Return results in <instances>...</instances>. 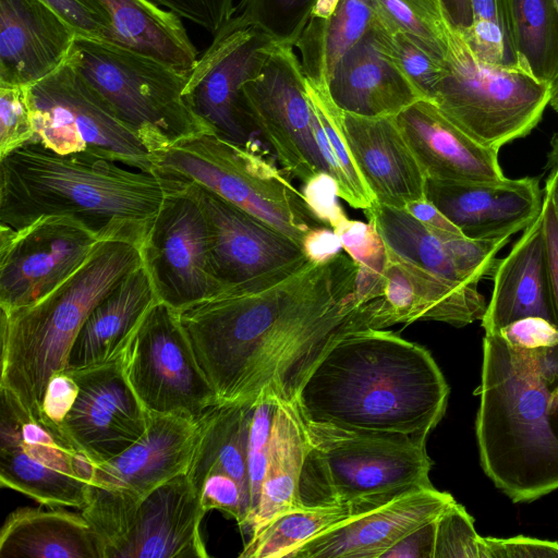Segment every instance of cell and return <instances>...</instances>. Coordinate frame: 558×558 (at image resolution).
<instances>
[{"instance_id": "f907efd6", "label": "cell", "mask_w": 558, "mask_h": 558, "mask_svg": "<svg viewBox=\"0 0 558 558\" xmlns=\"http://www.w3.org/2000/svg\"><path fill=\"white\" fill-rule=\"evenodd\" d=\"M558 558V542L527 536L482 537V558Z\"/></svg>"}, {"instance_id": "d6986e66", "label": "cell", "mask_w": 558, "mask_h": 558, "mask_svg": "<svg viewBox=\"0 0 558 558\" xmlns=\"http://www.w3.org/2000/svg\"><path fill=\"white\" fill-rule=\"evenodd\" d=\"M196 430L194 418L148 413L146 432L137 441L117 457L93 464L89 501L82 514L92 521L126 510L186 473Z\"/></svg>"}, {"instance_id": "d4e9b609", "label": "cell", "mask_w": 558, "mask_h": 558, "mask_svg": "<svg viewBox=\"0 0 558 558\" xmlns=\"http://www.w3.org/2000/svg\"><path fill=\"white\" fill-rule=\"evenodd\" d=\"M395 118L427 179L495 182L506 178L498 151L472 140L434 101L421 99Z\"/></svg>"}, {"instance_id": "83f0119b", "label": "cell", "mask_w": 558, "mask_h": 558, "mask_svg": "<svg viewBox=\"0 0 558 558\" xmlns=\"http://www.w3.org/2000/svg\"><path fill=\"white\" fill-rule=\"evenodd\" d=\"M327 90L342 111L368 118L395 117L425 99L385 51L376 26L339 61Z\"/></svg>"}, {"instance_id": "cb8c5ba5", "label": "cell", "mask_w": 558, "mask_h": 558, "mask_svg": "<svg viewBox=\"0 0 558 558\" xmlns=\"http://www.w3.org/2000/svg\"><path fill=\"white\" fill-rule=\"evenodd\" d=\"M76 37L41 0H0V85L28 87L49 76Z\"/></svg>"}, {"instance_id": "4fadbf2b", "label": "cell", "mask_w": 558, "mask_h": 558, "mask_svg": "<svg viewBox=\"0 0 558 558\" xmlns=\"http://www.w3.org/2000/svg\"><path fill=\"white\" fill-rule=\"evenodd\" d=\"M140 252L158 300L178 312L226 291L211 270L205 216L185 180L167 194Z\"/></svg>"}, {"instance_id": "5bb4252c", "label": "cell", "mask_w": 558, "mask_h": 558, "mask_svg": "<svg viewBox=\"0 0 558 558\" xmlns=\"http://www.w3.org/2000/svg\"><path fill=\"white\" fill-rule=\"evenodd\" d=\"M277 45L265 32L234 14L197 59L184 98L214 134L251 146L257 133L244 107L242 86L262 70Z\"/></svg>"}, {"instance_id": "836d02e7", "label": "cell", "mask_w": 558, "mask_h": 558, "mask_svg": "<svg viewBox=\"0 0 558 558\" xmlns=\"http://www.w3.org/2000/svg\"><path fill=\"white\" fill-rule=\"evenodd\" d=\"M378 22L373 0H338L331 11L312 13L295 44L305 77L327 88L339 61Z\"/></svg>"}, {"instance_id": "e0dca14e", "label": "cell", "mask_w": 558, "mask_h": 558, "mask_svg": "<svg viewBox=\"0 0 558 558\" xmlns=\"http://www.w3.org/2000/svg\"><path fill=\"white\" fill-rule=\"evenodd\" d=\"M105 241L71 216L0 225V312L29 305L69 278Z\"/></svg>"}, {"instance_id": "277c9868", "label": "cell", "mask_w": 558, "mask_h": 558, "mask_svg": "<svg viewBox=\"0 0 558 558\" xmlns=\"http://www.w3.org/2000/svg\"><path fill=\"white\" fill-rule=\"evenodd\" d=\"M178 179L89 154L61 155L32 141L0 158V225L71 216L102 240L143 244Z\"/></svg>"}, {"instance_id": "681fc988", "label": "cell", "mask_w": 558, "mask_h": 558, "mask_svg": "<svg viewBox=\"0 0 558 558\" xmlns=\"http://www.w3.org/2000/svg\"><path fill=\"white\" fill-rule=\"evenodd\" d=\"M78 390L77 381L69 372L54 373L46 386L39 422L56 433L75 403Z\"/></svg>"}, {"instance_id": "6da1fadb", "label": "cell", "mask_w": 558, "mask_h": 558, "mask_svg": "<svg viewBox=\"0 0 558 558\" xmlns=\"http://www.w3.org/2000/svg\"><path fill=\"white\" fill-rule=\"evenodd\" d=\"M357 266L347 254L308 260L253 290H228L180 312L218 402H254L270 387L293 402L313 365L343 336L380 329L381 298H356Z\"/></svg>"}, {"instance_id": "7dc6e473", "label": "cell", "mask_w": 558, "mask_h": 558, "mask_svg": "<svg viewBox=\"0 0 558 558\" xmlns=\"http://www.w3.org/2000/svg\"><path fill=\"white\" fill-rule=\"evenodd\" d=\"M66 22L77 36L109 41L110 24L92 0H41Z\"/></svg>"}, {"instance_id": "9c48e42d", "label": "cell", "mask_w": 558, "mask_h": 558, "mask_svg": "<svg viewBox=\"0 0 558 558\" xmlns=\"http://www.w3.org/2000/svg\"><path fill=\"white\" fill-rule=\"evenodd\" d=\"M151 162L154 171L206 187L301 247L311 231L326 226L302 191L252 146L204 133L151 156Z\"/></svg>"}, {"instance_id": "f546056e", "label": "cell", "mask_w": 558, "mask_h": 558, "mask_svg": "<svg viewBox=\"0 0 558 558\" xmlns=\"http://www.w3.org/2000/svg\"><path fill=\"white\" fill-rule=\"evenodd\" d=\"M157 302L149 275L142 265L92 310L71 348L66 368L100 365L121 359L146 314Z\"/></svg>"}, {"instance_id": "f6af8a7d", "label": "cell", "mask_w": 558, "mask_h": 558, "mask_svg": "<svg viewBox=\"0 0 558 558\" xmlns=\"http://www.w3.org/2000/svg\"><path fill=\"white\" fill-rule=\"evenodd\" d=\"M35 136L28 88L0 85V158Z\"/></svg>"}, {"instance_id": "44dd1931", "label": "cell", "mask_w": 558, "mask_h": 558, "mask_svg": "<svg viewBox=\"0 0 558 558\" xmlns=\"http://www.w3.org/2000/svg\"><path fill=\"white\" fill-rule=\"evenodd\" d=\"M396 259L446 281L478 287L493 276L497 254L510 238L470 239L432 229L405 209L374 202L364 209Z\"/></svg>"}, {"instance_id": "8992f818", "label": "cell", "mask_w": 558, "mask_h": 558, "mask_svg": "<svg viewBox=\"0 0 558 558\" xmlns=\"http://www.w3.org/2000/svg\"><path fill=\"white\" fill-rule=\"evenodd\" d=\"M299 417L305 437L300 480L305 508L362 501L381 506L434 487L425 439L344 429Z\"/></svg>"}, {"instance_id": "91938a15", "label": "cell", "mask_w": 558, "mask_h": 558, "mask_svg": "<svg viewBox=\"0 0 558 558\" xmlns=\"http://www.w3.org/2000/svg\"><path fill=\"white\" fill-rule=\"evenodd\" d=\"M548 175L545 181V187L550 192L554 205L558 216V162L548 158Z\"/></svg>"}, {"instance_id": "e575fe53", "label": "cell", "mask_w": 558, "mask_h": 558, "mask_svg": "<svg viewBox=\"0 0 558 558\" xmlns=\"http://www.w3.org/2000/svg\"><path fill=\"white\" fill-rule=\"evenodd\" d=\"M276 396L267 465L251 533L280 513L305 508L300 498L304 432L294 403Z\"/></svg>"}, {"instance_id": "74e56055", "label": "cell", "mask_w": 558, "mask_h": 558, "mask_svg": "<svg viewBox=\"0 0 558 558\" xmlns=\"http://www.w3.org/2000/svg\"><path fill=\"white\" fill-rule=\"evenodd\" d=\"M514 24L520 59L550 84L558 68V11L553 0H514Z\"/></svg>"}, {"instance_id": "816d5d0a", "label": "cell", "mask_w": 558, "mask_h": 558, "mask_svg": "<svg viewBox=\"0 0 558 558\" xmlns=\"http://www.w3.org/2000/svg\"><path fill=\"white\" fill-rule=\"evenodd\" d=\"M302 193L312 211L329 228H333L344 216L338 202V185L326 172H320L306 182Z\"/></svg>"}, {"instance_id": "b9f144b4", "label": "cell", "mask_w": 558, "mask_h": 558, "mask_svg": "<svg viewBox=\"0 0 558 558\" xmlns=\"http://www.w3.org/2000/svg\"><path fill=\"white\" fill-rule=\"evenodd\" d=\"M377 37L385 51L427 100L434 101L436 88L445 73L444 60L402 32L388 33L376 25Z\"/></svg>"}, {"instance_id": "6125c7cd", "label": "cell", "mask_w": 558, "mask_h": 558, "mask_svg": "<svg viewBox=\"0 0 558 558\" xmlns=\"http://www.w3.org/2000/svg\"><path fill=\"white\" fill-rule=\"evenodd\" d=\"M549 106L558 112V90L557 92H554L551 93V98H550V102H549Z\"/></svg>"}, {"instance_id": "ba28073f", "label": "cell", "mask_w": 558, "mask_h": 558, "mask_svg": "<svg viewBox=\"0 0 558 558\" xmlns=\"http://www.w3.org/2000/svg\"><path fill=\"white\" fill-rule=\"evenodd\" d=\"M445 73L434 102L480 145L499 151L525 137L542 120L551 87L526 64H490L478 59L448 21Z\"/></svg>"}, {"instance_id": "4dcf8cb0", "label": "cell", "mask_w": 558, "mask_h": 558, "mask_svg": "<svg viewBox=\"0 0 558 558\" xmlns=\"http://www.w3.org/2000/svg\"><path fill=\"white\" fill-rule=\"evenodd\" d=\"M1 558H104L100 539L82 514L63 507H22L0 531Z\"/></svg>"}, {"instance_id": "1f68e13d", "label": "cell", "mask_w": 558, "mask_h": 558, "mask_svg": "<svg viewBox=\"0 0 558 558\" xmlns=\"http://www.w3.org/2000/svg\"><path fill=\"white\" fill-rule=\"evenodd\" d=\"M110 24L111 44L190 74L197 50L181 17L150 0H92Z\"/></svg>"}, {"instance_id": "f35d334b", "label": "cell", "mask_w": 558, "mask_h": 558, "mask_svg": "<svg viewBox=\"0 0 558 558\" xmlns=\"http://www.w3.org/2000/svg\"><path fill=\"white\" fill-rule=\"evenodd\" d=\"M342 250L357 266L356 298L367 303L384 294L388 253L384 240L371 222L351 220L347 215L332 228Z\"/></svg>"}, {"instance_id": "db71d44e", "label": "cell", "mask_w": 558, "mask_h": 558, "mask_svg": "<svg viewBox=\"0 0 558 558\" xmlns=\"http://www.w3.org/2000/svg\"><path fill=\"white\" fill-rule=\"evenodd\" d=\"M436 519L405 534L381 558H434Z\"/></svg>"}, {"instance_id": "7c38bea8", "label": "cell", "mask_w": 558, "mask_h": 558, "mask_svg": "<svg viewBox=\"0 0 558 558\" xmlns=\"http://www.w3.org/2000/svg\"><path fill=\"white\" fill-rule=\"evenodd\" d=\"M0 484L38 504L83 510L93 464L0 388Z\"/></svg>"}, {"instance_id": "8fae6325", "label": "cell", "mask_w": 558, "mask_h": 558, "mask_svg": "<svg viewBox=\"0 0 558 558\" xmlns=\"http://www.w3.org/2000/svg\"><path fill=\"white\" fill-rule=\"evenodd\" d=\"M125 376L147 411L197 420L218 403L183 328L180 312L157 302L123 355Z\"/></svg>"}, {"instance_id": "c3c4849f", "label": "cell", "mask_w": 558, "mask_h": 558, "mask_svg": "<svg viewBox=\"0 0 558 558\" xmlns=\"http://www.w3.org/2000/svg\"><path fill=\"white\" fill-rule=\"evenodd\" d=\"M215 35L235 13L234 0H150Z\"/></svg>"}, {"instance_id": "6f0895ef", "label": "cell", "mask_w": 558, "mask_h": 558, "mask_svg": "<svg viewBox=\"0 0 558 558\" xmlns=\"http://www.w3.org/2000/svg\"><path fill=\"white\" fill-rule=\"evenodd\" d=\"M404 209L415 219L432 229L463 235L460 229L451 222L426 196L408 203Z\"/></svg>"}, {"instance_id": "ffe728a7", "label": "cell", "mask_w": 558, "mask_h": 558, "mask_svg": "<svg viewBox=\"0 0 558 558\" xmlns=\"http://www.w3.org/2000/svg\"><path fill=\"white\" fill-rule=\"evenodd\" d=\"M80 390L56 435L92 464L108 461L146 432L148 413L130 386L123 356L110 363L66 368Z\"/></svg>"}, {"instance_id": "ee69618b", "label": "cell", "mask_w": 558, "mask_h": 558, "mask_svg": "<svg viewBox=\"0 0 558 558\" xmlns=\"http://www.w3.org/2000/svg\"><path fill=\"white\" fill-rule=\"evenodd\" d=\"M434 558H482V536L473 518L456 500L436 519Z\"/></svg>"}, {"instance_id": "f1b7e54d", "label": "cell", "mask_w": 558, "mask_h": 558, "mask_svg": "<svg viewBox=\"0 0 558 558\" xmlns=\"http://www.w3.org/2000/svg\"><path fill=\"white\" fill-rule=\"evenodd\" d=\"M486 306L485 298L476 287L446 281L388 254L378 312L383 328L416 320L463 327L482 319Z\"/></svg>"}, {"instance_id": "7402d4cb", "label": "cell", "mask_w": 558, "mask_h": 558, "mask_svg": "<svg viewBox=\"0 0 558 558\" xmlns=\"http://www.w3.org/2000/svg\"><path fill=\"white\" fill-rule=\"evenodd\" d=\"M426 197L470 239L510 238L541 214L544 192L536 178L495 182L427 179Z\"/></svg>"}, {"instance_id": "ab89813d", "label": "cell", "mask_w": 558, "mask_h": 558, "mask_svg": "<svg viewBox=\"0 0 558 558\" xmlns=\"http://www.w3.org/2000/svg\"><path fill=\"white\" fill-rule=\"evenodd\" d=\"M380 25L402 32L444 60L447 20L437 0H373Z\"/></svg>"}, {"instance_id": "bcb514c9", "label": "cell", "mask_w": 558, "mask_h": 558, "mask_svg": "<svg viewBox=\"0 0 558 558\" xmlns=\"http://www.w3.org/2000/svg\"><path fill=\"white\" fill-rule=\"evenodd\" d=\"M199 496L206 512L219 510L234 519L242 531L247 529L250 505L239 483L229 474L210 473L204 481Z\"/></svg>"}, {"instance_id": "60d3db41", "label": "cell", "mask_w": 558, "mask_h": 558, "mask_svg": "<svg viewBox=\"0 0 558 558\" xmlns=\"http://www.w3.org/2000/svg\"><path fill=\"white\" fill-rule=\"evenodd\" d=\"M319 0H241L236 15L277 45L295 47ZM235 14V13H234Z\"/></svg>"}, {"instance_id": "d590c367", "label": "cell", "mask_w": 558, "mask_h": 558, "mask_svg": "<svg viewBox=\"0 0 558 558\" xmlns=\"http://www.w3.org/2000/svg\"><path fill=\"white\" fill-rule=\"evenodd\" d=\"M305 84L314 137L328 173L337 182L338 196L351 207L366 209L375 198L349 149L342 128V110L332 101L327 88L316 86L307 78Z\"/></svg>"}, {"instance_id": "7bdbcfd3", "label": "cell", "mask_w": 558, "mask_h": 558, "mask_svg": "<svg viewBox=\"0 0 558 558\" xmlns=\"http://www.w3.org/2000/svg\"><path fill=\"white\" fill-rule=\"evenodd\" d=\"M276 403V392L270 387H267L260 391L252 404L247 447L251 492V511L246 529L248 531L260 497V489L268 459L270 433Z\"/></svg>"}, {"instance_id": "30bf717a", "label": "cell", "mask_w": 558, "mask_h": 558, "mask_svg": "<svg viewBox=\"0 0 558 558\" xmlns=\"http://www.w3.org/2000/svg\"><path fill=\"white\" fill-rule=\"evenodd\" d=\"M27 88L35 130L33 141L61 155L89 154L154 171L146 146L68 60Z\"/></svg>"}, {"instance_id": "3957f363", "label": "cell", "mask_w": 558, "mask_h": 558, "mask_svg": "<svg viewBox=\"0 0 558 558\" xmlns=\"http://www.w3.org/2000/svg\"><path fill=\"white\" fill-rule=\"evenodd\" d=\"M478 393L485 474L514 502L558 489V343L525 348L485 332Z\"/></svg>"}, {"instance_id": "8d00e7d4", "label": "cell", "mask_w": 558, "mask_h": 558, "mask_svg": "<svg viewBox=\"0 0 558 558\" xmlns=\"http://www.w3.org/2000/svg\"><path fill=\"white\" fill-rule=\"evenodd\" d=\"M376 507L379 506L362 501L280 513L251 533L239 557L287 558L314 536Z\"/></svg>"}, {"instance_id": "52a82bcc", "label": "cell", "mask_w": 558, "mask_h": 558, "mask_svg": "<svg viewBox=\"0 0 558 558\" xmlns=\"http://www.w3.org/2000/svg\"><path fill=\"white\" fill-rule=\"evenodd\" d=\"M68 62L138 136L150 158L181 141L213 133L184 98L189 75L158 59L77 36Z\"/></svg>"}, {"instance_id": "484cf974", "label": "cell", "mask_w": 558, "mask_h": 558, "mask_svg": "<svg viewBox=\"0 0 558 558\" xmlns=\"http://www.w3.org/2000/svg\"><path fill=\"white\" fill-rule=\"evenodd\" d=\"M353 160L375 202L404 209L425 195L427 178L395 117L368 118L342 111Z\"/></svg>"}, {"instance_id": "9f6ffc18", "label": "cell", "mask_w": 558, "mask_h": 558, "mask_svg": "<svg viewBox=\"0 0 558 558\" xmlns=\"http://www.w3.org/2000/svg\"><path fill=\"white\" fill-rule=\"evenodd\" d=\"M302 248L311 262L320 264L340 254L342 244L335 231L325 226L311 231L305 236Z\"/></svg>"}, {"instance_id": "e7e4bbea", "label": "cell", "mask_w": 558, "mask_h": 558, "mask_svg": "<svg viewBox=\"0 0 558 558\" xmlns=\"http://www.w3.org/2000/svg\"><path fill=\"white\" fill-rule=\"evenodd\" d=\"M553 2H554L555 7H556V9L558 11V0H553Z\"/></svg>"}, {"instance_id": "be15d7a7", "label": "cell", "mask_w": 558, "mask_h": 558, "mask_svg": "<svg viewBox=\"0 0 558 558\" xmlns=\"http://www.w3.org/2000/svg\"><path fill=\"white\" fill-rule=\"evenodd\" d=\"M551 93L558 90V68L555 72L553 80L550 81Z\"/></svg>"}, {"instance_id": "9a60e30c", "label": "cell", "mask_w": 558, "mask_h": 558, "mask_svg": "<svg viewBox=\"0 0 558 558\" xmlns=\"http://www.w3.org/2000/svg\"><path fill=\"white\" fill-rule=\"evenodd\" d=\"M187 182L205 216L211 270L226 291L268 286L310 260L281 231L206 187Z\"/></svg>"}, {"instance_id": "94428289", "label": "cell", "mask_w": 558, "mask_h": 558, "mask_svg": "<svg viewBox=\"0 0 558 558\" xmlns=\"http://www.w3.org/2000/svg\"><path fill=\"white\" fill-rule=\"evenodd\" d=\"M548 158L554 159L556 162H558V134H556L553 137L551 149Z\"/></svg>"}, {"instance_id": "d6a6232c", "label": "cell", "mask_w": 558, "mask_h": 558, "mask_svg": "<svg viewBox=\"0 0 558 558\" xmlns=\"http://www.w3.org/2000/svg\"><path fill=\"white\" fill-rule=\"evenodd\" d=\"M252 404L218 402L196 420L195 446L185 473L198 493L210 473L229 474L239 483L250 511L247 447Z\"/></svg>"}, {"instance_id": "5b68a950", "label": "cell", "mask_w": 558, "mask_h": 558, "mask_svg": "<svg viewBox=\"0 0 558 558\" xmlns=\"http://www.w3.org/2000/svg\"><path fill=\"white\" fill-rule=\"evenodd\" d=\"M143 265L140 247L101 241L63 282L36 302L1 312L0 388L40 420L49 378L64 371L74 340L96 304Z\"/></svg>"}, {"instance_id": "11a10c76", "label": "cell", "mask_w": 558, "mask_h": 558, "mask_svg": "<svg viewBox=\"0 0 558 558\" xmlns=\"http://www.w3.org/2000/svg\"><path fill=\"white\" fill-rule=\"evenodd\" d=\"M543 225L547 248L551 295L558 322V216L550 192L544 187Z\"/></svg>"}, {"instance_id": "603a6c76", "label": "cell", "mask_w": 558, "mask_h": 558, "mask_svg": "<svg viewBox=\"0 0 558 558\" xmlns=\"http://www.w3.org/2000/svg\"><path fill=\"white\" fill-rule=\"evenodd\" d=\"M452 501L449 493L435 487L411 492L322 532L287 558H381L405 534L437 519Z\"/></svg>"}, {"instance_id": "f5cc1de1", "label": "cell", "mask_w": 558, "mask_h": 558, "mask_svg": "<svg viewBox=\"0 0 558 558\" xmlns=\"http://www.w3.org/2000/svg\"><path fill=\"white\" fill-rule=\"evenodd\" d=\"M471 4L473 21H484L497 25L504 32L515 61L527 64L520 59L517 48L514 0H471Z\"/></svg>"}, {"instance_id": "7a4b0ae2", "label": "cell", "mask_w": 558, "mask_h": 558, "mask_svg": "<svg viewBox=\"0 0 558 558\" xmlns=\"http://www.w3.org/2000/svg\"><path fill=\"white\" fill-rule=\"evenodd\" d=\"M449 386L422 345L383 329L336 341L303 379L293 403L306 421L425 439L442 418Z\"/></svg>"}, {"instance_id": "2e32d148", "label": "cell", "mask_w": 558, "mask_h": 558, "mask_svg": "<svg viewBox=\"0 0 558 558\" xmlns=\"http://www.w3.org/2000/svg\"><path fill=\"white\" fill-rule=\"evenodd\" d=\"M305 75L293 47L275 45L260 72L242 86L246 112L282 167L303 183L326 172L316 144Z\"/></svg>"}, {"instance_id": "ac0fdd59", "label": "cell", "mask_w": 558, "mask_h": 558, "mask_svg": "<svg viewBox=\"0 0 558 558\" xmlns=\"http://www.w3.org/2000/svg\"><path fill=\"white\" fill-rule=\"evenodd\" d=\"M199 493L185 473L135 506L90 523L104 558H207Z\"/></svg>"}, {"instance_id": "4316f807", "label": "cell", "mask_w": 558, "mask_h": 558, "mask_svg": "<svg viewBox=\"0 0 558 558\" xmlns=\"http://www.w3.org/2000/svg\"><path fill=\"white\" fill-rule=\"evenodd\" d=\"M492 278V298L481 319L485 332L527 317H542L558 325L542 211L506 257L498 259Z\"/></svg>"}, {"instance_id": "680465c9", "label": "cell", "mask_w": 558, "mask_h": 558, "mask_svg": "<svg viewBox=\"0 0 558 558\" xmlns=\"http://www.w3.org/2000/svg\"><path fill=\"white\" fill-rule=\"evenodd\" d=\"M446 20L457 29L463 31L472 24L471 0H437Z\"/></svg>"}]
</instances>
